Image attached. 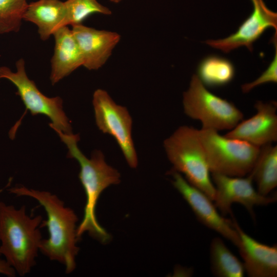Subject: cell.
<instances>
[{
    "mask_svg": "<svg viewBox=\"0 0 277 277\" xmlns=\"http://www.w3.org/2000/svg\"><path fill=\"white\" fill-rule=\"evenodd\" d=\"M234 74V67L230 61L219 56L210 55L200 63L197 76L205 86L216 87L229 83Z\"/></svg>",
    "mask_w": 277,
    "mask_h": 277,
    "instance_id": "cell-19",
    "label": "cell"
},
{
    "mask_svg": "<svg viewBox=\"0 0 277 277\" xmlns=\"http://www.w3.org/2000/svg\"><path fill=\"white\" fill-rule=\"evenodd\" d=\"M66 26L82 24L87 17L94 13L110 15L111 10L99 3L97 0H67Z\"/></svg>",
    "mask_w": 277,
    "mask_h": 277,
    "instance_id": "cell-20",
    "label": "cell"
},
{
    "mask_svg": "<svg viewBox=\"0 0 277 277\" xmlns=\"http://www.w3.org/2000/svg\"><path fill=\"white\" fill-rule=\"evenodd\" d=\"M16 196H28L35 199L46 212L47 219L43 220L41 227L46 226L49 238L42 239L39 251L51 261L65 267L67 274L76 267L75 259L80 248L76 234L78 217L74 211L65 205L56 195L47 191L29 189L18 186L8 189Z\"/></svg>",
    "mask_w": 277,
    "mask_h": 277,
    "instance_id": "cell-1",
    "label": "cell"
},
{
    "mask_svg": "<svg viewBox=\"0 0 277 277\" xmlns=\"http://www.w3.org/2000/svg\"><path fill=\"white\" fill-rule=\"evenodd\" d=\"M55 131L67 146V157L75 159L80 166L78 177L85 190L86 203L83 220L77 227V236L80 239L84 232H87L92 238L106 243L110 240V236L96 219V206L104 189L120 182V174L106 163L101 151H94L91 158H87L77 146L80 140L78 134H66L58 130Z\"/></svg>",
    "mask_w": 277,
    "mask_h": 277,
    "instance_id": "cell-2",
    "label": "cell"
},
{
    "mask_svg": "<svg viewBox=\"0 0 277 277\" xmlns=\"http://www.w3.org/2000/svg\"><path fill=\"white\" fill-rule=\"evenodd\" d=\"M53 35L54 48L51 60L50 80L53 85L83 66L84 60L72 30L68 26L60 28Z\"/></svg>",
    "mask_w": 277,
    "mask_h": 277,
    "instance_id": "cell-15",
    "label": "cell"
},
{
    "mask_svg": "<svg viewBox=\"0 0 277 277\" xmlns=\"http://www.w3.org/2000/svg\"><path fill=\"white\" fill-rule=\"evenodd\" d=\"M16 71L13 72L6 66L0 67V79L6 78L17 88L16 94L20 96L26 111L32 115L43 114L51 120L49 126L54 130L72 134L70 121L63 109V100L59 97H48L37 88L35 83L28 77L23 58L16 62Z\"/></svg>",
    "mask_w": 277,
    "mask_h": 277,
    "instance_id": "cell-7",
    "label": "cell"
},
{
    "mask_svg": "<svg viewBox=\"0 0 277 277\" xmlns=\"http://www.w3.org/2000/svg\"><path fill=\"white\" fill-rule=\"evenodd\" d=\"M16 273L14 268L6 260L0 259V273L9 277H14Z\"/></svg>",
    "mask_w": 277,
    "mask_h": 277,
    "instance_id": "cell-23",
    "label": "cell"
},
{
    "mask_svg": "<svg viewBox=\"0 0 277 277\" xmlns=\"http://www.w3.org/2000/svg\"><path fill=\"white\" fill-rule=\"evenodd\" d=\"M256 114L241 121L225 136L247 142L261 147L277 140V104L258 101L254 105Z\"/></svg>",
    "mask_w": 277,
    "mask_h": 277,
    "instance_id": "cell-12",
    "label": "cell"
},
{
    "mask_svg": "<svg viewBox=\"0 0 277 277\" xmlns=\"http://www.w3.org/2000/svg\"><path fill=\"white\" fill-rule=\"evenodd\" d=\"M233 225L238 233L241 243L238 247L244 260L245 271L250 277L277 276V246L261 243L246 233L231 214Z\"/></svg>",
    "mask_w": 277,
    "mask_h": 277,
    "instance_id": "cell-14",
    "label": "cell"
},
{
    "mask_svg": "<svg viewBox=\"0 0 277 277\" xmlns=\"http://www.w3.org/2000/svg\"><path fill=\"white\" fill-rule=\"evenodd\" d=\"M1 255V251H0V255Z\"/></svg>",
    "mask_w": 277,
    "mask_h": 277,
    "instance_id": "cell-25",
    "label": "cell"
},
{
    "mask_svg": "<svg viewBox=\"0 0 277 277\" xmlns=\"http://www.w3.org/2000/svg\"><path fill=\"white\" fill-rule=\"evenodd\" d=\"M41 215L26 213L23 205L17 209L0 201V251L21 276L29 273L36 264L42 240Z\"/></svg>",
    "mask_w": 277,
    "mask_h": 277,
    "instance_id": "cell-3",
    "label": "cell"
},
{
    "mask_svg": "<svg viewBox=\"0 0 277 277\" xmlns=\"http://www.w3.org/2000/svg\"><path fill=\"white\" fill-rule=\"evenodd\" d=\"M27 0H0V35L19 31Z\"/></svg>",
    "mask_w": 277,
    "mask_h": 277,
    "instance_id": "cell-21",
    "label": "cell"
},
{
    "mask_svg": "<svg viewBox=\"0 0 277 277\" xmlns=\"http://www.w3.org/2000/svg\"><path fill=\"white\" fill-rule=\"evenodd\" d=\"M197 134L211 173L241 177L250 172L261 147L213 129L202 128Z\"/></svg>",
    "mask_w": 277,
    "mask_h": 277,
    "instance_id": "cell-5",
    "label": "cell"
},
{
    "mask_svg": "<svg viewBox=\"0 0 277 277\" xmlns=\"http://www.w3.org/2000/svg\"><path fill=\"white\" fill-rule=\"evenodd\" d=\"M172 184L189 204L197 219L239 247L240 238L232 221L222 217L212 201L203 192L189 183L177 171L172 169Z\"/></svg>",
    "mask_w": 277,
    "mask_h": 277,
    "instance_id": "cell-10",
    "label": "cell"
},
{
    "mask_svg": "<svg viewBox=\"0 0 277 277\" xmlns=\"http://www.w3.org/2000/svg\"><path fill=\"white\" fill-rule=\"evenodd\" d=\"M72 27V32L84 60L83 66L89 70L102 67L120 42V34L115 32L97 30L82 24Z\"/></svg>",
    "mask_w": 277,
    "mask_h": 277,
    "instance_id": "cell-13",
    "label": "cell"
},
{
    "mask_svg": "<svg viewBox=\"0 0 277 277\" xmlns=\"http://www.w3.org/2000/svg\"><path fill=\"white\" fill-rule=\"evenodd\" d=\"M66 8L61 0H38L28 4L23 20L35 24L41 39L46 41L60 28L66 26Z\"/></svg>",
    "mask_w": 277,
    "mask_h": 277,
    "instance_id": "cell-16",
    "label": "cell"
},
{
    "mask_svg": "<svg viewBox=\"0 0 277 277\" xmlns=\"http://www.w3.org/2000/svg\"><path fill=\"white\" fill-rule=\"evenodd\" d=\"M167 157L173 170L182 173L186 181L214 201L216 190L210 176V170L200 141L197 130L183 126L164 142Z\"/></svg>",
    "mask_w": 277,
    "mask_h": 277,
    "instance_id": "cell-4",
    "label": "cell"
},
{
    "mask_svg": "<svg viewBox=\"0 0 277 277\" xmlns=\"http://www.w3.org/2000/svg\"><path fill=\"white\" fill-rule=\"evenodd\" d=\"M253 9L250 16L242 24L237 31L226 38L207 40L206 44L225 53L242 46L250 51L253 44L269 28L277 30V14L270 10L264 0H250Z\"/></svg>",
    "mask_w": 277,
    "mask_h": 277,
    "instance_id": "cell-11",
    "label": "cell"
},
{
    "mask_svg": "<svg viewBox=\"0 0 277 277\" xmlns=\"http://www.w3.org/2000/svg\"><path fill=\"white\" fill-rule=\"evenodd\" d=\"M109 1L114 3H118L120 2H121L122 0H109Z\"/></svg>",
    "mask_w": 277,
    "mask_h": 277,
    "instance_id": "cell-24",
    "label": "cell"
},
{
    "mask_svg": "<svg viewBox=\"0 0 277 277\" xmlns=\"http://www.w3.org/2000/svg\"><path fill=\"white\" fill-rule=\"evenodd\" d=\"M211 269L217 277H243L245 273L243 263L228 248L219 237L212 239L210 245Z\"/></svg>",
    "mask_w": 277,
    "mask_h": 277,
    "instance_id": "cell-18",
    "label": "cell"
},
{
    "mask_svg": "<svg viewBox=\"0 0 277 277\" xmlns=\"http://www.w3.org/2000/svg\"><path fill=\"white\" fill-rule=\"evenodd\" d=\"M93 106L96 124L103 133L112 135L131 168L137 165V157L131 136L132 118L125 107L117 105L107 91L97 89Z\"/></svg>",
    "mask_w": 277,
    "mask_h": 277,
    "instance_id": "cell-8",
    "label": "cell"
},
{
    "mask_svg": "<svg viewBox=\"0 0 277 277\" xmlns=\"http://www.w3.org/2000/svg\"><path fill=\"white\" fill-rule=\"evenodd\" d=\"M272 41L275 45V52L274 58L268 68L255 81L243 85L242 90L244 93H247L254 88L269 82L276 83L277 82V43L276 39Z\"/></svg>",
    "mask_w": 277,
    "mask_h": 277,
    "instance_id": "cell-22",
    "label": "cell"
},
{
    "mask_svg": "<svg viewBox=\"0 0 277 277\" xmlns=\"http://www.w3.org/2000/svg\"><path fill=\"white\" fill-rule=\"evenodd\" d=\"M257 185V191L267 196L277 186V147L269 144L261 147L260 152L250 171Z\"/></svg>",
    "mask_w": 277,
    "mask_h": 277,
    "instance_id": "cell-17",
    "label": "cell"
},
{
    "mask_svg": "<svg viewBox=\"0 0 277 277\" xmlns=\"http://www.w3.org/2000/svg\"><path fill=\"white\" fill-rule=\"evenodd\" d=\"M183 104L185 114L201 121L203 129L231 130L243 118V113L232 103L208 91L195 74L183 94Z\"/></svg>",
    "mask_w": 277,
    "mask_h": 277,
    "instance_id": "cell-6",
    "label": "cell"
},
{
    "mask_svg": "<svg viewBox=\"0 0 277 277\" xmlns=\"http://www.w3.org/2000/svg\"><path fill=\"white\" fill-rule=\"evenodd\" d=\"M212 179L216 190L214 205L223 215L232 214L231 205L238 203L244 206L254 219V206H266L274 203L277 199L275 196L270 197L262 195L254 189L251 172L247 177L212 173Z\"/></svg>",
    "mask_w": 277,
    "mask_h": 277,
    "instance_id": "cell-9",
    "label": "cell"
}]
</instances>
